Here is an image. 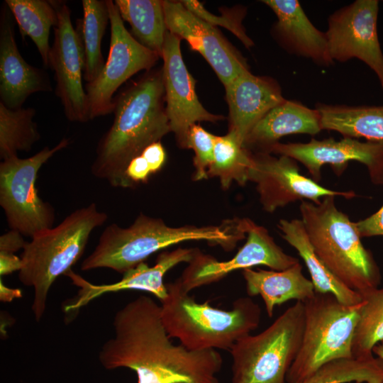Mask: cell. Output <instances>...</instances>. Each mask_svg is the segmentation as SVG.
I'll list each match as a JSON object with an SVG mask.
<instances>
[{
    "instance_id": "1",
    "label": "cell",
    "mask_w": 383,
    "mask_h": 383,
    "mask_svg": "<svg viewBox=\"0 0 383 383\" xmlns=\"http://www.w3.org/2000/svg\"><path fill=\"white\" fill-rule=\"evenodd\" d=\"M113 325L114 335L99 353L105 369H131L138 383H219L221 354L172 343L161 307L150 297L142 295L128 302L116 312Z\"/></svg>"
},
{
    "instance_id": "2",
    "label": "cell",
    "mask_w": 383,
    "mask_h": 383,
    "mask_svg": "<svg viewBox=\"0 0 383 383\" xmlns=\"http://www.w3.org/2000/svg\"><path fill=\"white\" fill-rule=\"evenodd\" d=\"M162 70L148 71L114 98V118L99 140L91 170L114 187H133L130 162L171 132L165 106Z\"/></svg>"
},
{
    "instance_id": "3",
    "label": "cell",
    "mask_w": 383,
    "mask_h": 383,
    "mask_svg": "<svg viewBox=\"0 0 383 383\" xmlns=\"http://www.w3.org/2000/svg\"><path fill=\"white\" fill-rule=\"evenodd\" d=\"M245 235L239 220L228 226L170 227L161 218L140 213L128 228L116 223L106 226L95 249L82 262L81 270L109 268L123 274L153 253L172 245L205 240L233 249Z\"/></svg>"
},
{
    "instance_id": "4",
    "label": "cell",
    "mask_w": 383,
    "mask_h": 383,
    "mask_svg": "<svg viewBox=\"0 0 383 383\" xmlns=\"http://www.w3.org/2000/svg\"><path fill=\"white\" fill-rule=\"evenodd\" d=\"M335 197L325 196L318 204L302 201L301 220L321 261L344 285L362 297L378 288L380 270L372 252L362 245L355 223L338 210Z\"/></svg>"
},
{
    "instance_id": "5",
    "label": "cell",
    "mask_w": 383,
    "mask_h": 383,
    "mask_svg": "<svg viewBox=\"0 0 383 383\" xmlns=\"http://www.w3.org/2000/svg\"><path fill=\"white\" fill-rule=\"evenodd\" d=\"M167 296L161 301V318L172 338L191 350H228L255 330L261 309L250 297L235 300L231 309L215 308L208 301L199 303L176 280L166 284Z\"/></svg>"
},
{
    "instance_id": "6",
    "label": "cell",
    "mask_w": 383,
    "mask_h": 383,
    "mask_svg": "<svg viewBox=\"0 0 383 383\" xmlns=\"http://www.w3.org/2000/svg\"><path fill=\"white\" fill-rule=\"evenodd\" d=\"M108 216L95 203L76 209L56 226L45 230L26 242L18 272L23 284L33 287L32 310L37 321L45 310L49 290L62 274L71 270L83 255L91 233Z\"/></svg>"
},
{
    "instance_id": "7",
    "label": "cell",
    "mask_w": 383,
    "mask_h": 383,
    "mask_svg": "<svg viewBox=\"0 0 383 383\" xmlns=\"http://www.w3.org/2000/svg\"><path fill=\"white\" fill-rule=\"evenodd\" d=\"M362 302L346 305L331 293L316 292L304 301L302 341L287 383H300L329 362L354 357L353 340Z\"/></svg>"
},
{
    "instance_id": "8",
    "label": "cell",
    "mask_w": 383,
    "mask_h": 383,
    "mask_svg": "<svg viewBox=\"0 0 383 383\" xmlns=\"http://www.w3.org/2000/svg\"><path fill=\"white\" fill-rule=\"evenodd\" d=\"M304 323V302L296 301L261 333L240 338L229 350L231 383H287L301 347Z\"/></svg>"
},
{
    "instance_id": "9",
    "label": "cell",
    "mask_w": 383,
    "mask_h": 383,
    "mask_svg": "<svg viewBox=\"0 0 383 383\" xmlns=\"http://www.w3.org/2000/svg\"><path fill=\"white\" fill-rule=\"evenodd\" d=\"M68 145L69 140L63 138L30 157L16 156L0 163V205L11 230L32 238L53 227L55 209L40 197L35 182L43 165Z\"/></svg>"
},
{
    "instance_id": "10",
    "label": "cell",
    "mask_w": 383,
    "mask_h": 383,
    "mask_svg": "<svg viewBox=\"0 0 383 383\" xmlns=\"http://www.w3.org/2000/svg\"><path fill=\"white\" fill-rule=\"evenodd\" d=\"M106 2L111 23L109 52L100 74L84 88L89 121L113 112L116 90L138 72L149 71L160 57L127 30L115 2Z\"/></svg>"
},
{
    "instance_id": "11",
    "label": "cell",
    "mask_w": 383,
    "mask_h": 383,
    "mask_svg": "<svg viewBox=\"0 0 383 383\" xmlns=\"http://www.w3.org/2000/svg\"><path fill=\"white\" fill-rule=\"evenodd\" d=\"M378 0H356L338 9L328 18L325 32L333 61L357 58L377 75L383 89V52L378 38Z\"/></svg>"
},
{
    "instance_id": "12",
    "label": "cell",
    "mask_w": 383,
    "mask_h": 383,
    "mask_svg": "<svg viewBox=\"0 0 383 383\" xmlns=\"http://www.w3.org/2000/svg\"><path fill=\"white\" fill-rule=\"evenodd\" d=\"M58 17L55 37L48 56V67L55 73V94L60 99L66 118L72 122L89 121L87 99L82 79L85 57L82 37L71 21L65 1H52Z\"/></svg>"
},
{
    "instance_id": "13",
    "label": "cell",
    "mask_w": 383,
    "mask_h": 383,
    "mask_svg": "<svg viewBox=\"0 0 383 383\" xmlns=\"http://www.w3.org/2000/svg\"><path fill=\"white\" fill-rule=\"evenodd\" d=\"M248 182L256 184L260 204L269 213L299 200L318 204L327 196H356L353 191H335L322 187L302 175L295 160L286 155L277 157L266 152L252 154Z\"/></svg>"
},
{
    "instance_id": "14",
    "label": "cell",
    "mask_w": 383,
    "mask_h": 383,
    "mask_svg": "<svg viewBox=\"0 0 383 383\" xmlns=\"http://www.w3.org/2000/svg\"><path fill=\"white\" fill-rule=\"evenodd\" d=\"M247 240L230 260L218 261L212 256L196 250L182 276L177 279L187 293L192 290L218 282L228 274L238 270L265 265L273 270H286L299 262L287 254L274 240L267 230L249 219Z\"/></svg>"
},
{
    "instance_id": "15",
    "label": "cell",
    "mask_w": 383,
    "mask_h": 383,
    "mask_svg": "<svg viewBox=\"0 0 383 383\" xmlns=\"http://www.w3.org/2000/svg\"><path fill=\"white\" fill-rule=\"evenodd\" d=\"M266 152L286 155L300 162L316 182L321 179L325 165H331L340 175L350 161H357L366 166L374 184H383V141L362 142L346 137L340 140L312 138L308 143L278 142Z\"/></svg>"
},
{
    "instance_id": "16",
    "label": "cell",
    "mask_w": 383,
    "mask_h": 383,
    "mask_svg": "<svg viewBox=\"0 0 383 383\" xmlns=\"http://www.w3.org/2000/svg\"><path fill=\"white\" fill-rule=\"evenodd\" d=\"M180 38L167 31L162 48V76L166 113L171 131L179 145L187 148L190 127L196 122L215 123L223 116L209 112L200 103L195 91L196 81L189 72L182 57Z\"/></svg>"
},
{
    "instance_id": "17",
    "label": "cell",
    "mask_w": 383,
    "mask_h": 383,
    "mask_svg": "<svg viewBox=\"0 0 383 383\" xmlns=\"http://www.w3.org/2000/svg\"><path fill=\"white\" fill-rule=\"evenodd\" d=\"M162 6L167 30L199 52L224 87L249 70L245 59L221 33L187 10L181 1H162Z\"/></svg>"
},
{
    "instance_id": "18",
    "label": "cell",
    "mask_w": 383,
    "mask_h": 383,
    "mask_svg": "<svg viewBox=\"0 0 383 383\" xmlns=\"http://www.w3.org/2000/svg\"><path fill=\"white\" fill-rule=\"evenodd\" d=\"M196 251V249L179 248L162 252L157 256L153 266L149 267L145 262H141L123 273L120 281L109 284H93L70 270L65 275L79 289L72 301L66 305L65 311L77 310L104 294L128 289L148 292L162 301L167 296V287L164 283L165 274L179 263L191 262Z\"/></svg>"
},
{
    "instance_id": "19",
    "label": "cell",
    "mask_w": 383,
    "mask_h": 383,
    "mask_svg": "<svg viewBox=\"0 0 383 383\" xmlns=\"http://www.w3.org/2000/svg\"><path fill=\"white\" fill-rule=\"evenodd\" d=\"M7 8L2 10L0 23V102L17 109L30 94L52 88L48 74L27 63L19 52Z\"/></svg>"
},
{
    "instance_id": "20",
    "label": "cell",
    "mask_w": 383,
    "mask_h": 383,
    "mask_svg": "<svg viewBox=\"0 0 383 383\" xmlns=\"http://www.w3.org/2000/svg\"><path fill=\"white\" fill-rule=\"evenodd\" d=\"M224 87L229 107V132L234 133L243 145L256 123L286 99L277 81L255 76L249 70Z\"/></svg>"
},
{
    "instance_id": "21",
    "label": "cell",
    "mask_w": 383,
    "mask_h": 383,
    "mask_svg": "<svg viewBox=\"0 0 383 383\" xmlns=\"http://www.w3.org/2000/svg\"><path fill=\"white\" fill-rule=\"evenodd\" d=\"M275 13L273 34L289 53L311 60L319 66L333 64L325 32L309 20L297 0H264Z\"/></svg>"
},
{
    "instance_id": "22",
    "label": "cell",
    "mask_w": 383,
    "mask_h": 383,
    "mask_svg": "<svg viewBox=\"0 0 383 383\" xmlns=\"http://www.w3.org/2000/svg\"><path fill=\"white\" fill-rule=\"evenodd\" d=\"M322 131L321 116L301 102L285 99L269 111L248 135L244 146L267 150L284 136L294 134L316 135Z\"/></svg>"
},
{
    "instance_id": "23",
    "label": "cell",
    "mask_w": 383,
    "mask_h": 383,
    "mask_svg": "<svg viewBox=\"0 0 383 383\" xmlns=\"http://www.w3.org/2000/svg\"><path fill=\"white\" fill-rule=\"evenodd\" d=\"M243 276L248 296L262 297L269 317H272L275 306L292 299L304 302L315 294L300 262L281 271L248 268L243 270Z\"/></svg>"
},
{
    "instance_id": "24",
    "label": "cell",
    "mask_w": 383,
    "mask_h": 383,
    "mask_svg": "<svg viewBox=\"0 0 383 383\" xmlns=\"http://www.w3.org/2000/svg\"><path fill=\"white\" fill-rule=\"evenodd\" d=\"M282 237L298 252L310 274L316 292L331 293L346 305H355L362 296L338 280L316 255L301 219H281L277 225Z\"/></svg>"
},
{
    "instance_id": "25",
    "label": "cell",
    "mask_w": 383,
    "mask_h": 383,
    "mask_svg": "<svg viewBox=\"0 0 383 383\" xmlns=\"http://www.w3.org/2000/svg\"><path fill=\"white\" fill-rule=\"evenodd\" d=\"M322 130L343 137L383 141V105H347L318 103Z\"/></svg>"
},
{
    "instance_id": "26",
    "label": "cell",
    "mask_w": 383,
    "mask_h": 383,
    "mask_svg": "<svg viewBox=\"0 0 383 383\" xmlns=\"http://www.w3.org/2000/svg\"><path fill=\"white\" fill-rule=\"evenodd\" d=\"M123 21H127L135 38L143 46L162 56L167 31L162 1H114Z\"/></svg>"
},
{
    "instance_id": "27",
    "label": "cell",
    "mask_w": 383,
    "mask_h": 383,
    "mask_svg": "<svg viewBox=\"0 0 383 383\" xmlns=\"http://www.w3.org/2000/svg\"><path fill=\"white\" fill-rule=\"evenodd\" d=\"M5 4L14 16L22 38L28 36L33 40L43 66L48 67L50 31L58 23L52 1L6 0Z\"/></svg>"
},
{
    "instance_id": "28",
    "label": "cell",
    "mask_w": 383,
    "mask_h": 383,
    "mask_svg": "<svg viewBox=\"0 0 383 383\" xmlns=\"http://www.w3.org/2000/svg\"><path fill=\"white\" fill-rule=\"evenodd\" d=\"M83 18L76 27L81 35L85 68L84 79L93 82L103 70L106 62L101 52V40L109 19L106 0H82Z\"/></svg>"
},
{
    "instance_id": "29",
    "label": "cell",
    "mask_w": 383,
    "mask_h": 383,
    "mask_svg": "<svg viewBox=\"0 0 383 383\" xmlns=\"http://www.w3.org/2000/svg\"><path fill=\"white\" fill-rule=\"evenodd\" d=\"M252 164V153L228 131L225 135L216 137L213 162L208 170V177H218L223 189H228L233 182L245 185Z\"/></svg>"
},
{
    "instance_id": "30",
    "label": "cell",
    "mask_w": 383,
    "mask_h": 383,
    "mask_svg": "<svg viewBox=\"0 0 383 383\" xmlns=\"http://www.w3.org/2000/svg\"><path fill=\"white\" fill-rule=\"evenodd\" d=\"M33 108L11 109L0 102V157L5 160L28 152L40 140Z\"/></svg>"
},
{
    "instance_id": "31",
    "label": "cell",
    "mask_w": 383,
    "mask_h": 383,
    "mask_svg": "<svg viewBox=\"0 0 383 383\" xmlns=\"http://www.w3.org/2000/svg\"><path fill=\"white\" fill-rule=\"evenodd\" d=\"M382 380L383 360L372 355L329 362L300 383H380Z\"/></svg>"
},
{
    "instance_id": "32",
    "label": "cell",
    "mask_w": 383,
    "mask_h": 383,
    "mask_svg": "<svg viewBox=\"0 0 383 383\" xmlns=\"http://www.w3.org/2000/svg\"><path fill=\"white\" fill-rule=\"evenodd\" d=\"M353 340L354 357H370L372 349L383 340V287L362 296Z\"/></svg>"
},
{
    "instance_id": "33",
    "label": "cell",
    "mask_w": 383,
    "mask_h": 383,
    "mask_svg": "<svg viewBox=\"0 0 383 383\" xmlns=\"http://www.w3.org/2000/svg\"><path fill=\"white\" fill-rule=\"evenodd\" d=\"M184 6L198 18L213 26H222L234 34L247 48L254 45L253 41L246 34L242 24L245 15L243 9L224 10L221 16L211 13L199 1L196 0L181 1Z\"/></svg>"
},
{
    "instance_id": "34",
    "label": "cell",
    "mask_w": 383,
    "mask_h": 383,
    "mask_svg": "<svg viewBox=\"0 0 383 383\" xmlns=\"http://www.w3.org/2000/svg\"><path fill=\"white\" fill-rule=\"evenodd\" d=\"M217 135H215L198 124L192 125L188 133L187 148H192L195 156L194 179L208 178V170L213 162L214 147Z\"/></svg>"
},
{
    "instance_id": "35",
    "label": "cell",
    "mask_w": 383,
    "mask_h": 383,
    "mask_svg": "<svg viewBox=\"0 0 383 383\" xmlns=\"http://www.w3.org/2000/svg\"><path fill=\"white\" fill-rule=\"evenodd\" d=\"M355 223L361 238L383 235V206L372 215Z\"/></svg>"
},
{
    "instance_id": "36",
    "label": "cell",
    "mask_w": 383,
    "mask_h": 383,
    "mask_svg": "<svg viewBox=\"0 0 383 383\" xmlns=\"http://www.w3.org/2000/svg\"><path fill=\"white\" fill-rule=\"evenodd\" d=\"M151 174L150 166L142 155L133 158L126 171V176L133 187L140 182H145Z\"/></svg>"
},
{
    "instance_id": "37",
    "label": "cell",
    "mask_w": 383,
    "mask_h": 383,
    "mask_svg": "<svg viewBox=\"0 0 383 383\" xmlns=\"http://www.w3.org/2000/svg\"><path fill=\"white\" fill-rule=\"evenodd\" d=\"M148 162L152 174L157 172L166 160V152L160 141L148 145L141 153Z\"/></svg>"
},
{
    "instance_id": "38",
    "label": "cell",
    "mask_w": 383,
    "mask_h": 383,
    "mask_svg": "<svg viewBox=\"0 0 383 383\" xmlns=\"http://www.w3.org/2000/svg\"><path fill=\"white\" fill-rule=\"evenodd\" d=\"M26 242L19 232L11 230L0 237V252L14 253L23 249Z\"/></svg>"
},
{
    "instance_id": "39",
    "label": "cell",
    "mask_w": 383,
    "mask_h": 383,
    "mask_svg": "<svg viewBox=\"0 0 383 383\" xmlns=\"http://www.w3.org/2000/svg\"><path fill=\"white\" fill-rule=\"evenodd\" d=\"M22 267V260L14 253L0 252V274L6 275Z\"/></svg>"
},
{
    "instance_id": "40",
    "label": "cell",
    "mask_w": 383,
    "mask_h": 383,
    "mask_svg": "<svg viewBox=\"0 0 383 383\" xmlns=\"http://www.w3.org/2000/svg\"><path fill=\"white\" fill-rule=\"evenodd\" d=\"M21 296V291L18 289H11L6 287L1 279L0 281V299L1 301L8 302Z\"/></svg>"
},
{
    "instance_id": "41",
    "label": "cell",
    "mask_w": 383,
    "mask_h": 383,
    "mask_svg": "<svg viewBox=\"0 0 383 383\" xmlns=\"http://www.w3.org/2000/svg\"><path fill=\"white\" fill-rule=\"evenodd\" d=\"M372 353L383 360V340L373 348Z\"/></svg>"
},
{
    "instance_id": "42",
    "label": "cell",
    "mask_w": 383,
    "mask_h": 383,
    "mask_svg": "<svg viewBox=\"0 0 383 383\" xmlns=\"http://www.w3.org/2000/svg\"><path fill=\"white\" fill-rule=\"evenodd\" d=\"M380 383H383V380Z\"/></svg>"
}]
</instances>
